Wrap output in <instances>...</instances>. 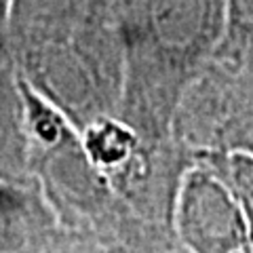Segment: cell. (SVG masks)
<instances>
[{"label": "cell", "mask_w": 253, "mask_h": 253, "mask_svg": "<svg viewBox=\"0 0 253 253\" xmlns=\"http://www.w3.org/2000/svg\"><path fill=\"white\" fill-rule=\"evenodd\" d=\"M72 253H108L104 247L95 243H86V241H76L74 243V251Z\"/></svg>", "instance_id": "cell-6"}, {"label": "cell", "mask_w": 253, "mask_h": 253, "mask_svg": "<svg viewBox=\"0 0 253 253\" xmlns=\"http://www.w3.org/2000/svg\"><path fill=\"white\" fill-rule=\"evenodd\" d=\"M13 19L9 17V0H0V66L13 61Z\"/></svg>", "instance_id": "cell-5"}, {"label": "cell", "mask_w": 253, "mask_h": 253, "mask_svg": "<svg viewBox=\"0 0 253 253\" xmlns=\"http://www.w3.org/2000/svg\"><path fill=\"white\" fill-rule=\"evenodd\" d=\"M196 158L207 163L215 173H219L228 181V186L232 188L236 199L241 201L243 211L247 215L251 251H253V156L205 152V154H196Z\"/></svg>", "instance_id": "cell-4"}, {"label": "cell", "mask_w": 253, "mask_h": 253, "mask_svg": "<svg viewBox=\"0 0 253 253\" xmlns=\"http://www.w3.org/2000/svg\"><path fill=\"white\" fill-rule=\"evenodd\" d=\"M241 253H253V251H251V249H249V251H241Z\"/></svg>", "instance_id": "cell-7"}, {"label": "cell", "mask_w": 253, "mask_h": 253, "mask_svg": "<svg viewBox=\"0 0 253 253\" xmlns=\"http://www.w3.org/2000/svg\"><path fill=\"white\" fill-rule=\"evenodd\" d=\"M175 234L188 253H241L251 249L249 224L228 181L196 158L179 186Z\"/></svg>", "instance_id": "cell-1"}, {"label": "cell", "mask_w": 253, "mask_h": 253, "mask_svg": "<svg viewBox=\"0 0 253 253\" xmlns=\"http://www.w3.org/2000/svg\"><path fill=\"white\" fill-rule=\"evenodd\" d=\"M26 110L15 61L0 66V181L30 177Z\"/></svg>", "instance_id": "cell-3"}, {"label": "cell", "mask_w": 253, "mask_h": 253, "mask_svg": "<svg viewBox=\"0 0 253 253\" xmlns=\"http://www.w3.org/2000/svg\"><path fill=\"white\" fill-rule=\"evenodd\" d=\"M74 243L34 175L0 181V253H72Z\"/></svg>", "instance_id": "cell-2"}]
</instances>
